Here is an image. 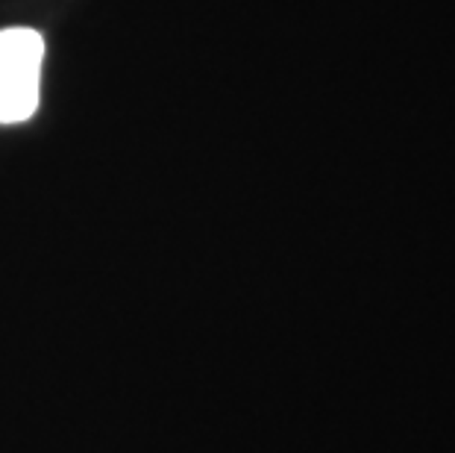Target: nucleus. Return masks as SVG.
Wrapping results in <instances>:
<instances>
[{
  "mask_svg": "<svg viewBox=\"0 0 455 453\" xmlns=\"http://www.w3.org/2000/svg\"><path fill=\"white\" fill-rule=\"evenodd\" d=\"M44 42L36 30H0V124L27 121L38 106Z\"/></svg>",
  "mask_w": 455,
  "mask_h": 453,
  "instance_id": "1",
  "label": "nucleus"
}]
</instances>
